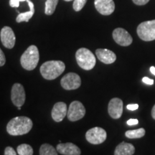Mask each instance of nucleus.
<instances>
[{
    "label": "nucleus",
    "instance_id": "7",
    "mask_svg": "<svg viewBox=\"0 0 155 155\" xmlns=\"http://www.w3.org/2000/svg\"><path fill=\"white\" fill-rule=\"evenodd\" d=\"M107 137L106 131L100 127H94L89 129L86 134V139L92 144H100L106 141Z\"/></svg>",
    "mask_w": 155,
    "mask_h": 155
},
{
    "label": "nucleus",
    "instance_id": "20",
    "mask_svg": "<svg viewBox=\"0 0 155 155\" xmlns=\"http://www.w3.org/2000/svg\"><path fill=\"white\" fill-rule=\"evenodd\" d=\"M58 0H46L45 13L47 15H52L55 12Z\"/></svg>",
    "mask_w": 155,
    "mask_h": 155
},
{
    "label": "nucleus",
    "instance_id": "15",
    "mask_svg": "<svg viewBox=\"0 0 155 155\" xmlns=\"http://www.w3.org/2000/svg\"><path fill=\"white\" fill-rule=\"evenodd\" d=\"M58 152L63 155H80L81 151L78 147L73 143H60L56 147Z\"/></svg>",
    "mask_w": 155,
    "mask_h": 155
},
{
    "label": "nucleus",
    "instance_id": "4",
    "mask_svg": "<svg viewBox=\"0 0 155 155\" xmlns=\"http://www.w3.org/2000/svg\"><path fill=\"white\" fill-rule=\"evenodd\" d=\"M75 58L78 65L86 71H91L96 65V57L90 50L82 48L77 50Z\"/></svg>",
    "mask_w": 155,
    "mask_h": 155
},
{
    "label": "nucleus",
    "instance_id": "30",
    "mask_svg": "<svg viewBox=\"0 0 155 155\" xmlns=\"http://www.w3.org/2000/svg\"><path fill=\"white\" fill-rule=\"evenodd\" d=\"M127 124L129 125V126H133V125H137L139 124V121L137 119H131L129 120H128L127 121Z\"/></svg>",
    "mask_w": 155,
    "mask_h": 155
},
{
    "label": "nucleus",
    "instance_id": "6",
    "mask_svg": "<svg viewBox=\"0 0 155 155\" xmlns=\"http://www.w3.org/2000/svg\"><path fill=\"white\" fill-rule=\"evenodd\" d=\"M86 114V108L82 103L78 101H74L70 104L68 109L67 117L71 121H78L84 117Z\"/></svg>",
    "mask_w": 155,
    "mask_h": 155
},
{
    "label": "nucleus",
    "instance_id": "16",
    "mask_svg": "<svg viewBox=\"0 0 155 155\" xmlns=\"http://www.w3.org/2000/svg\"><path fill=\"white\" fill-rule=\"evenodd\" d=\"M96 55L101 62L108 65L114 63L116 60V54L108 49H97L96 50Z\"/></svg>",
    "mask_w": 155,
    "mask_h": 155
},
{
    "label": "nucleus",
    "instance_id": "3",
    "mask_svg": "<svg viewBox=\"0 0 155 155\" xmlns=\"http://www.w3.org/2000/svg\"><path fill=\"white\" fill-rule=\"evenodd\" d=\"M40 60L39 50L35 45H30L25 51L20 58V63L23 68L32 71L38 65Z\"/></svg>",
    "mask_w": 155,
    "mask_h": 155
},
{
    "label": "nucleus",
    "instance_id": "22",
    "mask_svg": "<svg viewBox=\"0 0 155 155\" xmlns=\"http://www.w3.org/2000/svg\"><path fill=\"white\" fill-rule=\"evenodd\" d=\"M17 154L19 155H32L33 154V149L30 145L22 144L19 145L17 149Z\"/></svg>",
    "mask_w": 155,
    "mask_h": 155
},
{
    "label": "nucleus",
    "instance_id": "9",
    "mask_svg": "<svg viewBox=\"0 0 155 155\" xmlns=\"http://www.w3.org/2000/svg\"><path fill=\"white\" fill-rule=\"evenodd\" d=\"M25 98L26 95L24 87L20 83H15L11 91V99L13 104L17 107L22 106L25 104Z\"/></svg>",
    "mask_w": 155,
    "mask_h": 155
},
{
    "label": "nucleus",
    "instance_id": "11",
    "mask_svg": "<svg viewBox=\"0 0 155 155\" xmlns=\"http://www.w3.org/2000/svg\"><path fill=\"white\" fill-rule=\"evenodd\" d=\"M0 38H1L2 43L6 48L12 49L14 48L16 42V38L11 28L8 26L4 27L0 32Z\"/></svg>",
    "mask_w": 155,
    "mask_h": 155
},
{
    "label": "nucleus",
    "instance_id": "23",
    "mask_svg": "<svg viewBox=\"0 0 155 155\" xmlns=\"http://www.w3.org/2000/svg\"><path fill=\"white\" fill-rule=\"evenodd\" d=\"M73 7L75 12H79L86 5L87 0H73Z\"/></svg>",
    "mask_w": 155,
    "mask_h": 155
},
{
    "label": "nucleus",
    "instance_id": "21",
    "mask_svg": "<svg viewBox=\"0 0 155 155\" xmlns=\"http://www.w3.org/2000/svg\"><path fill=\"white\" fill-rule=\"evenodd\" d=\"M40 155H57L58 152L55 149L49 144H44L40 147Z\"/></svg>",
    "mask_w": 155,
    "mask_h": 155
},
{
    "label": "nucleus",
    "instance_id": "8",
    "mask_svg": "<svg viewBox=\"0 0 155 155\" xmlns=\"http://www.w3.org/2000/svg\"><path fill=\"white\" fill-rule=\"evenodd\" d=\"M61 84L65 90H75L81 86V79L76 73H68L62 78Z\"/></svg>",
    "mask_w": 155,
    "mask_h": 155
},
{
    "label": "nucleus",
    "instance_id": "5",
    "mask_svg": "<svg viewBox=\"0 0 155 155\" xmlns=\"http://www.w3.org/2000/svg\"><path fill=\"white\" fill-rule=\"evenodd\" d=\"M137 35L141 40L150 42L155 40V19L141 22L137 27Z\"/></svg>",
    "mask_w": 155,
    "mask_h": 155
},
{
    "label": "nucleus",
    "instance_id": "18",
    "mask_svg": "<svg viewBox=\"0 0 155 155\" xmlns=\"http://www.w3.org/2000/svg\"><path fill=\"white\" fill-rule=\"evenodd\" d=\"M27 2L28 3L29 7H30V10L29 12H26L24 13H19L18 16L17 17L16 21L17 22H29V20L32 18L35 13V7H34V4L32 3V2H31L30 0H27Z\"/></svg>",
    "mask_w": 155,
    "mask_h": 155
},
{
    "label": "nucleus",
    "instance_id": "1",
    "mask_svg": "<svg viewBox=\"0 0 155 155\" xmlns=\"http://www.w3.org/2000/svg\"><path fill=\"white\" fill-rule=\"evenodd\" d=\"M32 120L27 116H17L9 121L7 125V131L9 135L21 136L30 132L32 129Z\"/></svg>",
    "mask_w": 155,
    "mask_h": 155
},
{
    "label": "nucleus",
    "instance_id": "29",
    "mask_svg": "<svg viewBox=\"0 0 155 155\" xmlns=\"http://www.w3.org/2000/svg\"><path fill=\"white\" fill-rule=\"evenodd\" d=\"M142 81L144 83H146V84H148V85H153V84H154V80L149 78H147V77L143 78Z\"/></svg>",
    "mask_w": 155,
    "mask_h": 155
},
{
    "label": "nucleus",
    "instance_id": "10",
    "mask_svg": "<svg viewBox=\"0 0 155 155\" xmlns=\"http://www.w3.org/2000/svg\"><path fill=\"white\" fill-rule=\"evenodd\" d=\"M113 38L116 43L119 45L127 47L132 43L133 39L130 34L123 28H116L113 31Z\"/></svg>",
    "mask_w": 155,
    "mask_h": 155
},
{
    "label": "nucleus",
    "instance_id": "27",
    "mask_svg": "<svg viewBox=\"0 0 155 155\" xmlns=\"http://www.w3.org/2000/svg\"><path fill=\"white\" fill-rule=\"evenodd\" d=\"M133 2L137 5H144L150 2V0H132Z\"/></svg>",
    "mask_w": 155,
    "mask_h": 155
},
{
    "label": "nucleus",
    "instance_id": "25",
    "mask_svg": "<svg viewBox=\"0 0 155 155\" xmlns=\"http://www.w3.org/2000/svg\"><path fill=\"white\" fill-rule=\"evenodd\" d=\"M27 0H9V5L12 7H18L20 2H25Z\"/></svg>",
    "mask_w": 155,
    "mask_h": 155
},
{
    "label": "nucleus",
    "instance_id": "32",
    "mask_svg": "<svg viewBox=\"0 0 155 155\" xmlns=\"http://www.w3.org/2000/svg\"><path fill=\"white\" fill-rule=\"evenodd\" d=\"M150 72L152 73L153 75H155V68H154V66H152L150 68Z\"/></svg>",
    "mask_w": 155,
    "mask_h": 155
},
{
    "label": "nucleus",
    "instance_id": "28",
    "mask_svg": "<svg viewBox=\"0 0 155 155\" xmlns=\"http://www.w3.org/2000/svg\"><path fill=\"white\" fill-rule=\"evenodd\" d=\"M127 108L128 110H130V111H135V110L138 109L139 105H138V104H129V105H127Z\"/></svg>",
    "mask_w": 155,
    "mask_h": 155
},
{
    "label": "nucleus",
    "instance_id": "33",
    "mask_svg": "<svg viewBox=\"0 0 155 155\" xmlns=\"http://www.w3.org/2000/svg\"><path fill=\"white\" fill-rule=\"evenodd\" d=\"M64 1H65V2H71V1H73V0H64Z\"/></svg>",
    "mask_w": 155,
    "mask_h": 155
},
{
    "label": "nucleus",
    "instance_id": "34",
    "mask_svg": "<svg viewBox=\"0 0 155 155\" xmlns=\"http://www.w3.org/2000/svg\"><path fill=\"white\" fill-rule=\"evenodd\" d=\"M17 108H18V110H21V106H19V107H17Z\"/></svg>",
    "mask_w": 155,
    "mask_h": 155
},
{
    "label": "nucleus",
    "instance_id": "26",
    "mask_svg": "<svg viewBox=\"0 0 155 155\" xmlns=\"http://www.w3.org/2000/svg\"><path fill=\"white\" fill-rule=\"evenodd\" d=\"M6 63V58L5 54H4L3 51L0 48V67L3 66Z\"/></svg>",
    "mask_w": 155,
    "mask_h": 155
},
{
    "label": "nucleus",
    "instance_id": "17",
    "mask_svg": "<svg viewBox=\"0 0 155 155\" xmlns=\"http://www.w3.org/2000/svg\"><path fill=\"white\" fill-rule=\"evenodd\" d=\"M135 152V148L131 144L123 141L116 147L115 155H132Z\"/></svg>",
    "mask_w": 155,
    "mask_h": 155
},
{
    "label": "nucleus",
    "instance_id": "2",
    "mask_svg": "<svg viewBox=\"0 0 155 155\" xmlns=\"http://www.w3.org/2000/svg\"><path fill=\"white\" fill-rule=\"evenodd\" d=\"M65 65L60 61H50L44 63L40 67V73L46 80H54L64 72Z\"/></svg>",
    "mask_w": 155,
    "mask_h": 155
},
{
    "label": "nucleus",
    "instance_id": "13",
    "mask_svg": "<svg viewBox=\"0 0 155 155\" xmlns=\"http://www.w3.org/2000/svg\"><path fill=\"white\" fill-rule=\"evenodd\" d=\"M94 5L96 10L103 15H110L115 10L114 0H95Z\"/></svg>",
    "mask_w": 155,
    "mask_h": 155
},
{
    "label": "nucleus",
    "instance_id": "24",
    "mask_svg": "<svg viewBox=\"0 0 155 155\" xmlns=\"http://www.w3.org/2000/svg\"><path fill=\"white\" fill-rule=\"evenodd\" d=\"M5 155H16L17 153L15 152V150L12 147H6L5 150V153H4Z\"/></svg>",
    "mask_w": 155,
    "mask_h": 155
},
{
    "label": "nucleus",
    "instance_id": "12",
    "mask_svg": "<svg viewBox=\"0 0 155 155\" xmlns=\"http://www.w3.org/2000/svg\"><path fill=\"white\" fill-rule=\"evenodd\" d=\"M108 112L110 116L118 119L123 114V101L119 98H114L110 101L108 106Z\"/></svg>",
    "mask_w": 155,
    "mask_h": 155
},
{
    "label": "nucleus",
    "instance_id": "31",
    "mask_svg": "<svg viewBox=\"0 0 155 155\" xmlns=\"http://www.w3.org/2000/svg\"><path fill=\"white\" fill-rule=\"evenodd\" d=\"M152 116L154 119H155V105L153 106L152 109Z\"/></svg>",
    "mask_w": 155,
    "mask_h": 155
},
{
    "label": "nucleus",
    "instance_id": "14",
    "mask_svg": "<svg viewBox=\"0 0 155 155\" xmlns=\"http://www.w3.org/2000/svg\"><path fill=\"white\" fill-rule=\"evenodd\" d=\"M67 105L64 102H58L52 109L51 116L54 121L61 122L67 116Z\"/></svg>",
    "mask_w": 155,
    "mask_h": 155
},
{
    "label": "nucleus",
    "instance_id": "19",
    "mask_svg": "<svg viewBox=\"0 0 155 155\" xmlns=\"http://www.w3.org/2000/svg\"><path fill=\"white\" fill-rule=\"evenodd\" d=\"M126 137L129 139H139L145 135V129L143 128L135 129V130H129L126 131Z\"/></svg>",
    "mask_w": 155,
    "mask_h": 155
}]
</instances>
